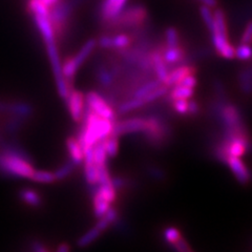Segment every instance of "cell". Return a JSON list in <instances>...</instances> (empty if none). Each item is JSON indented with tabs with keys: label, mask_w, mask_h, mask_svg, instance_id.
<instances>
[{
	"label": "cell",
	"mask_w": 252,
	"mask_h": 252,
	"mask_svg": "<svg viewBox=\"0 0 252 252\" xmlns=\"http://www.w3.org/2000/svg\"><path fill=\"white\" fill-rule=\"evenodd\" d=\"M148 19V12L143 5L135 4L125 6L116 17L106 23L108 30L114 31H136L145 26Z\"/></svg>",
	"instance_id": "6da1fadb"
},
{
	"label": "cell",
	"mask_w": 252,
	"mask_h": 252,
	"mask_svg": "<svg viewBox=\"0 0 252 252\" xmlns=\"http://www.w3.org/2000/svg\"><path fill=\"white\" fill-rule=\"evenodd\" d=\"M79 1L80 0H60L50 9V20L57 39L65 33L68 20Z\"/></svg>",
	"instance_id": "7a4b0ae2"
},
{
	"label": "cell",
	"mask_w": 252,
	"mask_h": 252,
	"mask_svg": "<svg viewBox=\"0 0 252 252\" xmlns=\"http://www.w3.org/2000/svg\"><path fill=\"white\" fill-rule=\"evenodd\" d=\"M85 101L86 106L97 116L113 122L118 120V115L115 107L100 93L94 91L89 92L88 94H85Z\"/></svg>",
	"instance_id": "3957f363"
},
{
	"label": "cell",
	"mask_w": 252,
	"mask_h": 252,
	"mask_svg": "<svg viewBox=\"0 0 252 252\" xmlns=\"http://www.w3.org/2000/svg\"><path fill=\"white\" fill-rule=\"evenodd\" d=\"M147 124L148 121L146 117L125 118V119L115 122L112 133L119 138L126 135H132V133H141L146 129Z\"/></svg>",
	"instance_id": "277c9868"
},
{
	"label": "cell",
	"mask_w": 252,
	"mask_h": 252,
	"mask_svg": "<svg viewBox=\"0 0 252 252\" xmlns=\"http://www.w3.org/2000/svg\"><path fill=\"white\" fill-rule=\"evenodd\" d=\"M64 100L66 102V107L70 118L76 123H80L86 107L85 94L81 91L73 89Z\"/></svg>",
	"instance_id": "5b68a950"
},
{
	"label": "cell",
	"mask_w": 252,
	"mask_h": 252,
	"mask_svg": "<svg viewBox=\"0 0 252 252\" xmlns=\"http://www.w3.org/2000/svg\"><path fill=\"white\" fill-rule=\"evenodd\" d=\"M225 165H227L235 180L241 185H248L252 182V171L241 158L228 156Z\"/></svg>",
	"instance_id": "8992f818"
},
{
	"label": "cell",
	"mask_w": 252,
	"mask_h": 252,
	"mask_svg": "<svg viewBox=\"0 0 252 252\" xmlns=\"http://www.w3.org/2000/svg\"><path fill=\"white\" fill-rule=\"evenodd\" d=\"M162 55L169 67L190 63V56L187 54L185 47L182 44L175 47H165L162 44Z\"/></svg>",
	"instance_id": "52a82bcc"
},
{
	"label": "cell",
	"mask_w": 252,
	"mask_h": 252,
	"mask_svg": "<svg viewBox=\"0 0 252 252\" xmlns=\"http://www.w3.org/2000/svg\"><path fill=\"white\" fill-rule=\"evenodd\" d=\"M127 0H102L100 6V19L106 25L113 20L126 5Z\"/></svg>",
	"instance_id": "ba28073f"
},
{
	"label": "cell",
	"mask_w": 252,
	"mask_h": 252,
	"mask_svg": "<svg viewBox=\"0 0 252 252\" xmlns=\"http://www.w3.org/2000/svg\"><path fill=\"white\" fill-rule=\"evenodd\" d=\"M190 74H195V67L191 65L190 63H185V64H180L177 66H173L169 69L166 79L163 84L167 85L168 88H172L179 84V82L182 80L184 77Z\"/></svg>",
	"instance_id": "9c48e42d"
},
{
	"label": "cell",
	"mask_w": 252,
	"mask_h": 252,
	"mask_svg": "<svg viewBox=\"0 0 252 252\" xmlns=\"http://www.w3.org/2000/svg\"><path fill=\"white\" fill-rule=\"evenodd\" d=\"M147 106L145 104V102L143 101V99H140V98H128L126 100L121 101L119 104L116 106V113L118 116H125L129 113L135 112V110L141 109Z\"/></svg>",
	"instance_id": "30bf717a"
},
{
	"label": "cell",
	"mask_w": 252,
	"mask_h": 252,
	"mask_svg": "<svg viewBox=\"0 0 252 252\" xmlns=\"http://www.w3.org/2000/svg\"><path fill=\"white\" fill-rule=\"evenodd\" d=\"M65 146L67 149L69 160L74 162L76 165L81 164L83 162L84 154L80 142L78 141L77 137H68L65 142Z\"/></svg>",
	"instance_id": "8fae6325"
},
{
	"label": "cell",
	"mask_w": 252,
	"mask_h": 252,
	"mask_svg": "<svg viewBox=\"0 0 252 252\" xmlns=\"http://www.w3.org/2000/svg\"><path fill=\"white\" fill-rule=\"evenodd\" d=\"M96 185L91 186V194H92V201H93V210H94V215L96 218H101L102 216H104L106 214V211L110 208V206H113L112 204L107 202L105 199L102 198V196L96 191L94 189Z\"/></svg>",
	"instance_id": "7c38bea8"
},
{
	"label": "cell",
	"mask_w": 252,
	"mask_h": 252,
	"mask_svg": "<svg viewBox=\"0 0 252 252\" xmlns=\"http://www.w3.org/2000/svg\"><path fill=\"white\" fill-rule=\"evenodd\" d=\"M238 83L242 94H252V65L242 68L238 74Z\"/></svg>",
	"instance_id": "4fadbf2b"
},
{
	"label": "cell",
	"mask_w": 252,
	"mask_h": 252,
	"mask_svg": "<svg viewBox=\"0 0 252 252\" xmlns=\"http://www.w3.org/2000/svg\"><path fill=\"white\" fill-rule=\"evenodd\" d=\"M194 94L193 89H189L185 88V86L182 85H176L172 86V89L168 91L167 94L164 98L166 99V101L171 102L173 100H178V99H191Z\"/></svg>",
	"instance_id": "5bb4252c"
},
{
	"label": "cell",
	"mask_w": 252,
	"mask_h": 252,
	"mask_svg": "<svg viewBox=\"0 0 252 252\" xmlns=\"http://www.w3.org/2000/svg\"><path fill=\"white\" fill-rule=\"evenodd\" d=\"M96 46H97V40L91 39V40L86 41L81 46V49L78 51L76 55H74V59L79 67H81L83 63L91 57V55L93 54L94 49H96Z\"/></svg>",
	"instance_id": "9a60e30c"
},
{
	"label": "cell",
	"mask_w": 252,
	"mask_h": 252,
	"mask_svg": "<svg viewBox=\"0 0 252 252\" xmlns=\"http://www.w3.org/2000/svg\"><path fill=\"white\" fill-rule=\"evenodd\" d=\"M133 44V39L130 34L118 33L112 36V50H124Z\"/></svg>",
	"instance_id": "2e32d148"
},
{
	"label": "cell",
	"mask_w": 252,
	"mask_h": 252,
	"mask_svg": "<svg viewBox=\"0 0 252 252\" xmlns=\"http://www.w3.org/2000/svg\"><path fill=\"white\" fill-rule=\"evenodd\" d=\"M84 178L90 186L98 184V166L94 161H83Z\"/></svg>",
	"instance_id": "e0dca14e"
},
{
	"label": "cell",
	"mask_w": 252,
	"mask_h": 252,
	"mask_svg": "<svg viewBox=\"0 0 252 252\" xmlns=\"http://www.w3.org/2000/svg\"><path fill=\"white\" fill-rule=\"evenodd\" d=\"M103 233L102 232L99 228L94 225L93 228H91L90 230L86 231L80 239L78 240V246L79 247H86V246H90L91 244H93L94 242H96L101 234Z\"/></svg>",
	"instance_id": "ac0fdd59"
},
{
	"label": "cell",
	"mask_w": 252,
	"mask_h": 252,
	"mask_svg": "<svg viewBox=\"0 0 252 252\" xmlns=\"http://www.w3.org/2000/svg\"><path fill=\"white\" fill-rule=\"evenodd\" d=\"M20 199L27 205L32 207H37L41 204V195L36 192L34 189H23L19 193Z\"/></svg>",
	"instance_id": "d6986e66"
},
{
	"label": "cell",
	"mask_w": 252,
	"mask_h": 252,
	"mask_svg": "<svg viewBox=\"0 0 252 252\" xmlns=\"http://www.w3.org/2000/svg\"><path fill=\"white\" fill-rule=\"evenodd\" d=\"M181 44H182V42H181V36L176 28L170 27L165 30L163 44L165 47H175Z\"/></svg>",
	"instance_id": "ffe728a7"
},
{
	"label": "cell",
	"mask_w": 252,
	"mask_h": 252,
	"mask_svg": "<svg viewBox=\"0 0 252 252\" xmlns=\"http://www.w3.org/2000/svg\"><path fill=\"white\" fill-rule=\"evenodd\" d=\"M102 142H103V146L107 157L115 158L118 155V152H119V137L112 133V135H109L104 140H102Z\"/></svg>",
	"instance_id": "44dd1931"
},
{
	"label": "cell",
	"mask_w": 252,
	"mask_h": 252,
	"mask_svg": "<svg viewBox=\"0 0 252 252\" xmlns=\"http://www.w3.org/2000/svg\"><path fill=\"white\" fill-rule=\"evenodd\" d=\"M93 158H94V163L97 165V166H102V165L107 164V155L105 153V149L103 146V142L100 141L93 147Z\"/></svg>",
	"instance_id": "7402d4cb"
},
{
	"label": "cell",
	"mask_w": 252,
	"mask_h": 252,
	"mask_svg": "<svg viewBox=\"0 0 252 252\" xmlns=\"http://www.w3.org/2000/svg\"><path fill=\"white\" fill-rule=\"evenodd\" d=\"M163 238L166 242L168 245H172V244H175L178 240H180L182 238V232L179 229L178 227L175 226H168L164 229L163 231Z\"/></svg>",
	"instance_id": "603a6c76"
},
{
	"label": "cell",
	"mask_w": 252,
	"mask_h": 252,
	"mask_svg": "<svg viewBox=\"0 0 252 252\" xmlns=\"http://www.w3.org/2000/svg\"><path fill=\"white\" fill-rule=\"evenodd\" d=\"M76 167H77V165L70 160L63 165H61V166L56 171H54L55 176H56V178H57V181L64 180L67 177H69L74 172Z\"/></svg>",
	"instance_id": "cb8c5ba5"
},
{
	"label": "cell",
	"mask_w": 252,
	"mask_h": 252,
	"mask_svg": "<svg viewBox=\"0 0 252 252\" xmlns=\"http://www.w3.org/2000/svg\"><path fill=\"white\" fill-rule=\"evenodd\" d=\"M200 15L204 25L207 27L209 33L214 29V12L211 11V7L207 5H201L200 6Z\"/></svg>",
	"instance_id": "d4e9b609"
},
{
	"label": "cell",
	"mask_w": 252,
	"mask_h": 252,
	"mask_svg": "<svg viewBox=\"0 0 252 252\" xmlns=\"http://www.w3.org/2000/svg\"><path fill=\"white\" fill-rule=\"evenodd\" d=\"M235 58L242 61L252 60V46L251 44L240 43L238 47H235Z\"/></svg>",
	"instance_id": "484cf974"
},
{
	"label": "cell",
	"mask_w": 252,
	"mask_h": 252,
	"mask_svg": "<svg viewBox=\"0 0 252 252\" xmlns=\"http://www.w3.org/2000/svg\"><path fill=\"white\" fill-rule=\"evenodd\" d=\"M189 100V99H188ZM188 100L187 99H178L169 102V106L177 115L186 116L188 110Z\"/></svg>",
	"instance_id": "4316f807"
},
{
	"label": "cell",
	"mask_w": 252,
	"mask_h": 252,
	"mask_svg": "<svg viewBox=\"0 0 252 252\" xmlns=\"http://www.w3.org/2000/svg\"><path fill=\"white\" fill-rule=\"evenodd\" d=\"M240 43L252 44V20H249L245 25V28H244L241 35Z\"/></svg>",
	"instance_id": "83f0119b"
},
{
	"label": "cell",
	"mask_w": 252,
	"mask_h": 252,
	"mask_svg": "<svg viewBox=\"0 0 252 252\" xmlns=\"http://www.w3.org/2000/svg\"><path fill=\"white\" fill-rule=\"evenodd\" d=\"M171 248L176 252H189L190 250H192L187 240L184 239L183 236L180 240H178L175 244H172Z\"/></svg>",
	"instance_id": "f1b7e54d"
},
{
	"label": "cell",
	"mask_w": 252,
	"mask_h": 252,
	"mask_svg": "<svg viewBox=\"0 0 252 252\" xmlns=\"http://www.w3.org/2000/svg\"><path fill=\"white\" fill-rule=\"evenodd\" d=\"M201 113V105L196 100L189 99L188 100V110L187 117H195Z\"/></svg>",
	"instance_id": "f546056e"
},
{
	"label": "cell",
	"mask_w": 252,
	"mask_h": 252,
	"mask_svg": "<svg viewBox=\"0 0 252 252\" xmlns=\"http://www.w3.org/2000/svg\"><path fill=\"white\" fill-rule=\"evenodd\" d=\"M178 85H182V86H185V88H189V89H194L195 86L198 85V80H196L195 74L187 75L179 82Z\"/></svg>",
	"instance_id": "4dcf8cb0"
},
{
	"label": "cell",
	"mask_w": 252,
	"mask_h": 252,
	"mask_svg": "<svg viewBox=\"0 0 252 252\" xmlns=\"http://www.w3.org/2000/svg\"><path fill=\"white\" fill-rule=\"evenodd\" d=\"M147 171L149 175H151V177L156 179L157 181H162L163 179H165V172L159 166H155V165H152V166H149L147 168Z\"/></svg>",
	"instance_id": "1f68e13d"
},
{
	"label": "cell",
	"mask_w": 252,
	"mask_h": 252,
	"mask_svg": "<svg viewBox=\"0 0 252 252\" xmlns=\"http://www.w3.org/2000/svg\"><path fill=\"white\" fill-rule=\"evenodd\" d=\"M112 185L115 187L117 191L123 190V189H125L126 186H127V180H126V178L120 176L112 177Z\"/></svg>",
	"instance_id": "d6a6232c"
},
{
	"label": "cell",
	"mask_w": 252,
	"mask_h": 252,
	"mask_svg": "<svg viewBox=\"0 0 252 252\" xmlns=\"http://www.w3.org/2000/svg\"><path fill=\"white\" fill-rule=\"evenodd\" d=\"M203 5H207L209 7H216L218 5V0H199Z\"/></svg>",
	"instance_id": "836d02e7"
},
{
	"label": "cell",
	"mask_w": 252,
	"mask_h": 252,
	"mask_svg": "<svg viewBox=\"0 0 252 252\" xmlns=\"http://www.w3.org/2000/svg\"><path fill=\"white\" fill-rule=\"evenodd\" d=\"M40 1L43 2L47 7H50V9H51L52 6H54L55 4L58 3L60 0H40Z\"/></svg>",
	"instance_id": "e575fe53"
},
{
	"label": "cell",
	"mask_w": 252,
	"mask_h": 252,
	"mask_svg": "<svg viewBox=\"0 0 252 252\" xmlns=\"http://www.w3.org/2000/svg\"><path fill=\"white\" fill-rule=\"evenodd\" d=\"M34 252H50L45 247L41 246L40 244H35L34 245Z\"/></svg>",
	"instance_id": "d590c367"
},
{
	"label": "cell",
	"mask_w": 252,
	"mask_h": 252,
	"mask_svg": "<svg viewBox=\"0 0 252 252\" xmlns=\"http://www.w3.org/2000/svg\"><path fill=\"white\" fill-rule=\"evenodd\" d=\"M189 252H193V250H190V251H189Z\"/></svg>",
	"instance_id": "8d00e7d4"
}]
</instances>
